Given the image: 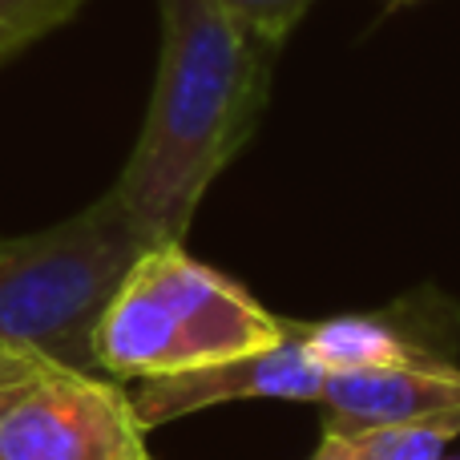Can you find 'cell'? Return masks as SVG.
I'll return each instance as SVG.
<instances>
[{"label": "cell", "instance_id": "obj_11", "mask_svg": "<svg viewBox=\"0 0 460 460\" xmlns=\"http://www.w3.org/2000/svg\"><path fill=\"white\" fill-rule=\"evenodd\" d=\"M49 367H53V359L40 356V351H21V348L0 351V416H4L8 404H13L21 392H29Z\"/></svg>", "mask_w": 460, "mask_h": 460}, {"label": "cell", "instance_id": "obj_4", "mask_svg": "<svg viewBox=\"0 0 460 460\" xmlns=\"http://www.w3.org/2000/svg\"><path fill=\"white\" fill-rule=\"evenodd\" d=\"M146 429L110 376L53 364L0 416V460H146Z\"/></svg>", "mask_w": 460, "mask_h": 460}, {"label": "cell", "instance_id": "obj_10", "mask_svg": "<svg viewBox=\"0 0 460 460\" xmlns=\"http://www.w3.org/2000/svg\"><path fill=\"white\" fill-rule=\"evenodd\" d=\"M238 24H246L251 32L283 45L291 37V29L311 13L315 0H218Z\"/></svg>", "mask_w": 460, "mask_h": 460}, {"label": "cell", "instance_id": "obj_3", "mask_svg": "<svg viewBox=\"0 0 460 460\" xmlns=\"http://www.w3.org/2000/svg\"><path fill=\"white\" fill-rule=\"evenodd\" d=\"M142 251L146 238L110 190L49 230L0 234V351H40L53 364L97 372V315Z\"/></svg>", "mask_w": 460, "mask_h": 460}, {"label": "cell", "instance_id": "obj_6", "mask_svg": "<svg viewBox=\"0 0 460 460\" xmlns=\"http://www.w3.org/2000/svg\"><path fill=\"white\" fill-rule=\"evenodd\" d=\"M315 404L323 412V432L356 440L388 424H408L460 408V367L432 356L420 364L327 372Z\"/></svg>", "mask_w": 460, "mask_h": 460}, {"label": "cell", "instance_id": "obj_9", "mask_svg": "<svg viewBox=\"0 0 460 460\" xmlns=\"http://www.w3.org/2000/svg\"><path fill=\"white\" fill-rule=\"evenodd\" d=\"M89 0H0V65L65 29Z\"/></svg>", "mask_w": 460, "mask_h": 460}, {"label": "cell", "instance_id": "obj_13", "mask_svg": "<svg viewBox=\"0 0 460 460\" xmlns=\"http://www.w3.org/2000/svg\"><path fill=\"white\" fill-rule=\"evenodd\" d=\"M388 4H412V0H388Z\"/></svg>", "mask_w": 460, "mask_h": 460}, {"label": "cell", "instance_id": "obj_8", "mask_svg": "<svg viewBox=\"0 0 460 460\" xmlns=\"http://www.w3.org/2000/svg\"><path fill=\"white\" fill-rule=\"evenodd\" d=\"M456 437L460 408H448V412H432L420 420L364 432V437L351 440V453H356V460H445Z\"/></svg>", "mask_w": 460, "mask_h": 460}, {"label": "cell", "instance_id": "obj_14", "mask_svg": "<svg viewBox=\"0 0 460 460\" xmlns=\"http://www.w3.org/2000/svg\"><path fill=\"white\" fill-rule=\"evenodd\" d=\"M146 460H154V456H146Z\"/></svg>", "mask_w": 460, "mask_h": 460}, {"label": "cell", "instance_id": "obj_5", "mask_svg": "<svg viewBox=\"0 0 460 460\" xmlns=\"http://www.w3.org/2000/svg\"><path fill=\"white\" fill-rule=\"evenodd\" d=\"M323 364L311 356L303 343L299 323L279 348L251 351V356L218 359L207 367H190V372L174 376H154V380H134L126 388L134 416L146 432L170 424L178 416L207 412L218 404H234V400H287V404H315L319 388H323Z\"/></svg>", "mask_w": 460, "mask_h": 460}, {"label": "cell", "instance_id": "obj_12", "mask_svg": "<svg viewBox=\"0 0 460 460\" xmlns=\"http://www.w3.org/2000/svg\"><path fill=\"white\" fill-rule=\"evenodd\" d=\"M307 460H356V453H351V440H340V437H332V432H323L319 448Z\"/></svg>", "mask_w": 460, "mask_h": 460}, {"label": "cell", "instance_id": "obj_1", "mask_svg": "<svg viewBox=\"0 0 460 460\" xmlns=\"http://www.w3.org/2000/svg\"><path fill=\"white\" fill-rule=\"evenodd\" d=\"M279 49L218 0H158L154 93L110 186L146 246L182 243L215 178L254 137Z\"/></svg>", "mask_w": 460, "mask_h": 460}, {"label": "cell", "instance_id": "obj_2", "mask_svg": "<svg viewBox=\"0 0 460 460\" xmlns=\"http://www.w3.org/2000/svg\"><path fill=\"white\" fill-rule=\"evenodd\" d=\"M291 332L295 319L267 311L182 243H166L146 246L105 299L93 359L102 376L134 384L279 348Z\"/></svg>", "mask_w": 460, "mask_h": 460}, {"label": "cell", "instance_id": "obj_7", "mask_svg": "<svg viewBox=\"0 0 460 460\" xmlns=\"http://www.w3.org/2000/svg\"><path fill=\"white\" fill-rule=\"evenodd\" d=\"M303 343L323 364V372H356V367H388V364H420L432 359L420 343L372 319H332V323H299Z\"/></svg>", "mask_w": 460, "mask_h": 460}]
</instances>
